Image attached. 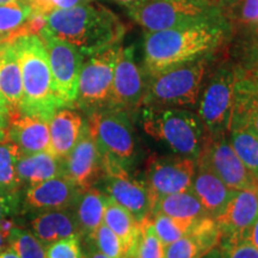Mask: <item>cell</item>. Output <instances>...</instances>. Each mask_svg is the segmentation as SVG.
<instances>
[{"instance_id": "6da1fadb", "label": "cell", "mask_w": 258, "mask_h": 258, "mask_svg": "<svg viewBox=\"0 0 258 258\" xmlns=\"http://www.w3.org/2000/svg\"><path fill=\"white\" fill-rule=\"evenodd\" d=\"M227 19L146 31L144 35V71L153 77L172 67L208 56L227 37Z\"/></svg>"}, {"instance_id": "7a4b0ae2", "label": "cell", "mask_w": 258, "mask_h": 258, "mask_svg": "<svg viewBox=\"0 0 258 258\" xmlns=\"http://www.w3.org/2000/svg\"><path fill=\"white\" fill-rule=\"evenodd\" d=\"M46 27L73 44L84 56L121 44L125 27L114 12L102 5H80L56 10L46 16Z\"/></svg>"}, {"instance_id": "3957f363", "label": "cell", "mask_w": 258, "mask_h": 258, "mask_svg": "<svg viewBox=\"0 0 258 258\" xmlns=\"http://www.w3.org/2000/svg\"><path fill=\"white\" fill-rule=\"evenodd\" d=\"M18 56L23 80L21 114L48 118L63 108L56 96L43 41L38 35H25L11 41Z\"/></svg>"}, {"instance_id": "277c9868", "label": "cell", "mask_w": 258, "mask_h": 258, "mask_svg": "<svg viewBox=\"0 0 258 258\" xmlns=\"http://www.w3.org/2000/svg\"><path fill=\"white\" fill-rule=\"evenodd\" d=\"M86 124L102 156V165L131 172L137 163L138 146L129 111L99 109L88 115Z\"/></svg>"}, {"instance_id": "5b68a950", "label": "cell", "mask_w": 258, "mask_h": 258, "mask_svg": "<svg viewBox=\"0 0 258 258\" xmlns=\"http://www.w3.org/2000/svg\"><path fill=\"white\" fill-rule=\"evenodd\" d=\"M141 123L151 138L165 143L176 154L198 159L203 143V131L198 116L191 111L144 106Z\"/></svg>"}, {"instance_id": "8992f818", "label": "cell", "mask_w": 258, "mask_h": 258, "mask_svg": "<svg viewBox=\"0 0 258 258\" xmlns=\"http://www.w3.org/2000/svg\"><path fill=\"white\" fill-rule=\"evenodd\" d=\"M207 70L208 56H203L151 77L141 106L196 105Z\"/></svg>"}, {"instance_id": "52a82bcc", "label": "cell", "mask_w": 258, "mask_h": 258, "mask_svg": "<svg viewBox=\"0 0 258 258\" xmlns=\"http://www.w3.org/2000/svg\"><path fill=\"white\" fill-rule=\"evenodd\" d=\"M129 16L146 31L225 19L218 0H147Z\"/></svg>"}, {"instance_id": "ba28073f", "label": "cell", "mask_w": 258, "mask_h": 258, "mask_svg": "<svg viewBox=\"0 0 258 258\" xmlns=\"http://www.w3.org/2000/svg\"><path fill=\"white\" fill-rule=\"evenodd\" d=\"M240 69L220 66L213 73L199 98V120L207 137H225L230 128L234 89Z\"/></svg>"}, {"instance_id": "9c48e42d", "label": "cell", "mask_w": 258, "mask_h": 258, "mask_svg": "<svg viewBox=\"0 0 258 258\" xmlns=\"http://www.w3.org/2000/svg\"><path fill=\"white\" fill-rule=\"evenodd\" d=\"M121 44L93 54L83 63L73 106L90 115L110 104L115 63Z\"/></svg>"}, {"instance_id": "30bf717a", "label": "cell", "mask_w": 258, "mask_h": 258, "mask_svg": "<svg viewBox=\"0 0 258 258\" xmlns=\"http://www.w3.org/2000/svg\"><path fill=\"white\" fill-rule=\"evenodd\" d=\"M38 36L48 54L54 91L64 106H73L84 63L83 53L73 44L55 36L47 27L42 29Z\"/></svg>"}, {"instance_id": "8fae6325", "label": "cell", "mask_w": 258, "mask_h": 258, "mask_svg": "<svg viewBox=\"0 0 258 258\" xmlns=\"http://www.w3.org/2000/svg\"><path fill=\"white\" fill-rule=\"evenodd\" d=\"M196 165L215 173L226 185L234 190L257 189L258 178L244 165L225 137H203Z\"/></svg>"}, {"instance_id": "7c38bea8", "label": "cell", "mask_w": 258, "mask_h": 258, "mask_svg": "<svg viewBox=\"0 0 258 258\" xmlns=\"http://www.w3.org/2000/svg\"><path fill=\"white\" fill-rule=\"evenodd\" d=\"M196 173V160L184 156L151 158L145 172L151 207L158 200L170 194L191 190Z\"/></svg>"}, {"instance_id": "4fadbf2b", "label": "cell", "mask_w": 258, "mask_h": 258, "mask_svg": "<svg viewBox=\"0 0 258 258\" xmlns=\"http://www.w3.org/2000/svg\"><path fill=\"white\" fill-rule=\"evenodd\" d=\"M145 76V71L135 61L134 46H121L115 63L111 98L108 108L131 112L143 105L147 89Z\"/></svg>"}, {"instance_id": "5bb4252c", "label": "cell", "mask_w": 258, "mask_h": 258, "mask_svg": "<svg viewBox=\"0 0 258 258\" xmlns=\"http://www.w3.org/2000/svg\"><path fill=\"white\" fill-rule=\"evenodd\" d=\"M98 182L102 191L112 201L124 207L138 220H144L151 211L148 190L143 180H138L128 171L114 166H103Z\"/></svg>"}, {"instance_id": "9a60e30c", "label": "cell", "mask_w": 258, "mask_h": 258, "mask_svg": "<svg viewBox=\"0 0 258 258\" xmlns=\"http://www.w3.org/2000/svg\"><path fill=\"white\" fill-rule=\"evenodd\" d=\"M102 173V156L85 121L78 143L63 159V176L84 190L98 183Z\"/></svg>"}, {"instance_id": "2e32d148", "label": "cell", "mask_w": 258, "mask_h": 258, "mask_svg": "<svg viewBox=\"0 0 258 258\" xmlns=\"http://www.w3.org/2000/svg\"><path fill=\"white\" fill-rule=\"evenodd\" d=\"M82 189L64 176L55 177L25 190L23 206L27 211H62L73 209Z\"/></svg>"}, {"instance_id": "e0dca14e", "label": "cell", "mask_w": 258, "mask_h": 258, "mask_svg": "<svg viewBox=\"0 0 258 258\" xmlns=\"http://www.w3.org/2000/svg\"><path fill=\"white\" fill-rule=\"evenodd\" d=\"M258 215V188L237 190L224 212L215 219L221 240L246 238Z\"/></svg>"}, {"instance_id": "ac0fdd59", "label": "cell", "mask_w": 258, "mask_h": 258, "mask_svg": "<svg viewBox=\"0 0 258 258\" xmlns=\"http://www.w3.org/2000/svg\"><path fill=\"white\" fill-rule=\"evenodd\" d=\"M220 239L221 233L215 219L200 218L188 233L165 246V258H203L217 249Z\"/></svg>"}, {"instance_id": "d6986e66", "label": "cell", "mask_w": 258, "mask_h": 258, "mask_svg": "<svg viewBox=\"0 0 258 258\" xmlns=\"http://www.w3.org/2000/svg\"><path fill=\"white\" fill-rule=\"evenodd\" d=\"M8 138L21 148L22 153L49 151V120L37 115L8 116Z\"/></svg>"}, {"instance_id": "ffe728a7", "label": "cell", "mask_w": 258, "mask_h": 258, "mask_svg": "<svg viewBox=\"0 0 258 258\" xmlns=\"http://www.w3.org/2000/svg\"><path fill=\"white\" fill-rule=\"evenodd\" d=\"M84 125L83 116L72 106L57 109L49 120L50 145L48 152L59 159H64L78 143Z\"/></svg>"}, {"instance_id": "44dd1931", "label": "cell", "mask_w": 258, "mask_h": 258, "mask_svg": "<svg viewBox=\"0 0 258 258\" xmlns=\"http://www.w3.org/2000/svg\"><path fill=\"white\" fill-rule=\"evenodd\" d=\"M0 95L8 105V116L21 114L23 80L12 42L0 43Z\"/></svg>"}, {"instance_id": "7402d4cb", "label": "cell", "mask_w": 258, "mask_h": 258, "mask_svg": "<svg viewBox=\"0 0 258 258\" xmlns=\"http://www.w3.org/2000/svg\"><path fill=\"white\" fill-rule=\"evenodd\" d=\"M234 125L250 129L258 135V84L247 71L243 70L234 89L230 127Z\"/></svg>"}, {"instance_id": "603a6c76", "label": "cell", "mask_w": 258, "mask_h": 258, "mask_svg": "<svg viewBox=\"0 0 258 258\" xmlns=\"http://www.w3.org/2000/svg\"><path fill=\"white\" fill-rule=\"evenodd\" d=\"M191 191L200 200L208 215L217 218L220 215L227 203L237 190L226 185L211 170L196 165V173L194 176Z\"/></svg>"}, {"instance_id": "cb8c5ba5", "label": "cell", "mask_w": 258, "mask_h": 258, "mask_svg": "<svg viewBox=\"0 0 258 258\" xmlns=\"http://www.w3.org/2000/svg\"><path fill=\"white\" fill-rule=\"evenodd\" d=\"M106 202L108 196L96 186H90L80 191L72 211L79 235L84 239L91 237L93 232L103 224Z\"/></svg>"}, {"instance_id": "d4e9b609", "label": "cell", "mask_w": 258, "mask_h": 258, "mask_svg": "<svg viewBox=\"0 0 258 258\" xmlns=\"http://www.w3.org/2000/svg\"><path fill=\"white\" fill-rule=\"evenodd\" d=\"M30 225L32 233L46 245V247L63 238L79 235L72 209L42 212L32 219Z\"/></svg>"}, {"instance_id": "484cf974", "label": "cell", "mask_w": 258, "mask_h": 258, "mask_svg": "<svg viewBox=\"0 0 258 258\" xmlns=\"http://www.w3.org/2000/svg\"><path fill=\"white\" fill-rule=\"evenodd\" d=\"M16 169L22 184H36L63 176V159H59L48 151L36 153L21 152Z\"/></svg>"}, {"instance_id": "4316f807", "label": "cell", "mask_w": 258, "mask_h": 258, "mask_svg": "<svg viewBox=\"0 0 258 258\" xmlns=\"http://www.w3.org/2000/svg\"><path fill=\"white\" fill-rule=\"evenodd\" d=\"M103 222L120 238L127 258H131L140 238L143 220H138L131 212L108 198Z\"/></svg>"}, {"instance_id": "83f0119b", "label": "cell", "mask_w": 258, "mask_h": 258, "mask_svg": "<svg viewBox=\"0 0 258 258\" xmlns=\"http://www.w3.org/2000/svg\"><path fill=\"white\" fill-rule=\"evenodd\" d=\"M156 215L194 219L209 217L206 208L191 190L170 194L160 198L151 207L148 218L152 219Z\"/></svg>"}, {"instance_id": "f1b7e54d", "label": "cell", "mask_w": 258, "mask_h": 258, "mask_svg": "<svg viewBox=\"0 0 258 258\" xmlns=\"http://www.w3.org/2000/svg\"><path fill=\"white\" fill-rule=\"evenodd\" d=\"M228 141L244 165L258 178V135L245 127L228 129Z\"/></svg>"}, {"instance_id": "f546056e", "label": "cell", "mask_w": 258, "mask_h": 258, "mask_svg": "<svg viewBox=\"0 0 258 258\" xmlns=\"http://www.w3.org/2000/svg\"><path fill=\"white\" fill-rule=\"evenodd\" d=\"M21 148L10 139L0 140V191L6 194L21 191L22 182L17 175V160Z\"/></svg>"}, {"instance_id": "4dcf8cb0", "label": "cell", "mask_w": 258, "mask_h": 258, "mask_svg": "<svg viewBox=\"0 0 258 258\" xmlns=\"http://www.w3.org/2000/svg\"><path fill=\"white\" fill-rule=\"evenodd\" d=\"M34 10L27 3L0 5V35L11 42L18 37L19 29L34 15Z\"/></svg>"}, {"instance_id": "1f68e13d", "label": "cell", "mask_w": 258, "mask_h": 258, "mask_svg": "<svg viewBox=\"0 0 258 258\" xmlns=\"http://www.w3.org/2000/svg\"><path fill=\"white\" fill-rule=\"evenodd\" d=\"M154 231L165 246L178 240L190 231L198 219L173 218L169 215H156L151 219Z\"/></svg>"}, {"instance_id": "d6a6232c", "label": "cell", "mask_w": 258, "mask_h": 258, "mask_svg": "<svg viewBox=\"0 0 258 258\" xmlns=\"http://www.w3.org/2000/svg\"><path fill=\"white\" fill-rule=\"evenodd\" d=\"M8 244L21 258H47L46 245L32 232L18 226L10 232Z\"/></svg>"}, {"instance_id": "836d02e7", "label": "cell", "mask_w": 258, "mask_h": 258, "mask_svg": "<svg viewBox=\"0 0 258 258\" xmlns=\"http://www.w3.org/2000/svg\"><path fill=\"white\" fill-rule=\"evenodd\" d=\"M131 258H165V245L161 243L148 217L141 224L140 238Z\"/></svg>"}, {"instance_id": "e575fe53", "label": "cell", "mask_w": 258, "mask_h": 258, "mask_svg": "<svg viewBox=\"0 0 258 258\" xmlns=\"http://www.w3.org/2000/svg\"><path fill=\"white\" fill-rule=\"evenodd\" d=\"M85 241H90L97 250L111 258H127L123 244L120 238L106 226L104 222L93 232L91 237Z\"/></svg>"}, {"instance_id": "d590c367", "label": "cell", "mask_w": 258, "mask_h": 258, "mask_svg": "<svg viewBox=\"0 0 258 258\" xmlns=\"http://www.w3.org/2000/svg\"><path fill=\"white\" fill-rule=\"evenodd\" d=\"M228 23H237L243 27L258 24V0H240L237 4L222 10Z\"/></svg>"}, {"instance_id": "8d00e7d4", "label": "cell", "mask_w": 258, "mask_h": 258, "mask_svg": "<svg viewBox=\"0 0 258 258\" xmlns=\"http://www.w3.org/2000/svg\"><path fill=\"white\" fill-rule=\"evenodd\" d=\"M221 258H258V249L247 238L221 240L219 243Z\"/></svg>"}, {"instance_id": "74e56055", "label": "cell", "mask_w": 258, "mask_h": 258, "mask_svg": "<svg viewBox=\"0 0 258 258\" xmlns=\"http://www.w3.org/2000/svg\"><path fill=\"white\" fill-rule=\"evenodd\" d=\"M46 253L47 258H84L80 235L63 238L48 245Z\"/></svg>"}, {"instance_id": "f35d334b", "label": "cell", "mask_w": 258, "mask_h": 258, "mask_svg": "<svg viewBox=\"0 0 258 258\" xmlns=\"http://www.w3.org/2000/svg\"><path fill=\"white\" fill-rule=\"evenodd\" d=\"M91 2L93 0H27L35 14L43 16L49 15L50 12L56 11V10L76 8V6L90 4Z\"/></svg>"}, {"instance_id": "ab89813d", "label": "cell", "mask_w": 258, "mask_h": 258, "mask_svg": "<svg viewBox=\"0 0 258 258\" xmlns=\"http://www.w3.org/2000/svg\"><path fill=\"white\" fill-rule=\"evenodd\" d=\"M22 196L21 191L6 194L0 191V222L8 218H12L19 212Z\"/></svg>"}, {"instance_id": "60d3db41", "label": "cell", "mask_w": 258, "mask_h": 258, "mask_svg": "<svg viewBox=\"0 0 258 258\" xmlns=\"http://www.w3.org/2000/svg\"><path fill=\"white\" fill-rule=\"evenodd\" d=\"M15 220L12 218H8L0 222V252L9 246L8 239L10 232L15 227Z\"/></svg>"}, {"instance_id": "b9f144b4", "label": "cell", "mask_w": 258, "mask_h": 258, "mask_svg": "<svg viewBox=\"0 0 258 258\" xmlns=\"http://www.w3.org/2000/svg\"><path fill=\"white\" fill-rule=\"evenodd\" d=\"M83 257L84 258H111L106 256L104 253H102L99 250H97L96 247L90 243V241H85V247L83 249Z\"/></svg>"}, {"instance_id": "7bdbcfd3", "label": "cell", "mask_w": 258, "mask_h": 258, "mask_svg": "<svg viewBox=\"0 0 258 258\" xmlns=\"http://www.w3.org/2000/svg\"><path fill=\"white\" fill-rule=\"evenodd\" d=\"M246 238L250 240V243L252 244L256 249H258V215L256 220L253 221L252 226L250 227V230L247 231Z\"/></svg>"}, {"instance_id": "ee69618b", "label": "cell", "mask_w": 258, "mask_h": 258, "mask_svg": "<svg viewBox=\"0 0 258 258\" xmlns=\"http://www.w3.org/2000/svg\"><path fill=\"white\" fill-rule=\"evenodd\" d=\"M8 139V111L0 109V140Z\"/></svg>"}, {"instance_id": "f6af8a7d", "label": "cell", "mask_w": 258, "mask_h": 258, "mask_svg": "<svg viewBox=\"0 0 258 258\" xmlns=\"http://www.w3.org/2000/svg\"><path fill=\"white\" fill-rule=\"evenodd\" d=\"M114 2L124 6V8H127L129 11H131V10H134L139 8L140 5H143L145 2H147V0H114Z\"/></svg>"}, {"instance_id": "bcb514c9", "label": "cell", "mask_w": 258, "mask_h": 258, "mask_svg": "<svg viewBox=\"0 0 258 258\" xmlns=\"http://www.w3.org/2000/svg\"><path fill=\"white\" fill-rule=\"evenodd\" d=\"M249 31L251 42V44H258V24L256 25H250V27H245Z\"/></svg>"}, {"instance_id": "7dc6e473", "label": "cell", "mask_w": 258, "mask_h": 258, "mask_svg": "<svg viewBox=\"0 0 258 258\" xmlns=\"http://www.w3.org/2000/svg\"><path fill=\"white\" fill-rule=\"evenodd\" d=\"M250 60L253 67H258V44H251Z\"/></svg>"}, {"instance_id": "c3c4849f", "label": "cell", "mask_w": 258, "mask_h": 258, "mask_svg": "<svg viewBox=\"0 0 258 258\" xmlns=\"http://www.w3.org/2000/svg\"><path fill=\"white\" fill-rule=\"evenodd\" d=\"M0 258H21V257H19L18 254L11 249V247L8 246L0 252Z\"/></svg>"}, {"instance_id": "681fc988", "label": "cell", "mask_w": 258, "mask_h": 258, "mask_svg": "<svg viewBox=\"0 0 258 258\" xmlns=\"http://www.w3.org/2000/svg\"><path fill=\"white\" fill-rule=\"evenodd\" d=\"M239 2L240 0H218V3L220 4L222 10L230 8V6L237 4V3H239Z\"/></svg>"}, {"instance_id": "f907efd6", "label": "cell", "mask_w": 258, "mask_h": 258, "mask_svg": "<svg viewBox=\"0 0 258 258\" xmlns=\"http://www.w3.org/2000/svg\"><path fill=\"white\" fill-rule=\"evenodd\" d=\"M203 258H221L220 250H219V249H214V250H212L211 252L206 254V256L203 257Z\"/></svg>"}, {"instance_id": "816d5d0a", "label": "cell", "mask_w": 258, "mask_h": 258, "mask_svg": "<svg viewBox=\"0 0 258 258\" xmlns=\"http://www.w3.org/2000/svg\"><path fill=\"white\" fill-rule=\"evenodd\" d=\"M247 72L250 73V76L252 77V78L256 80V83L258 84V67H252L251 71H247Z\"/></svg>"}, {"instance_id": "f5cc1de1", "label": "cell", "mask_w": 258, "mask_h": 258, "mask_svg": "<svg viewBox=\"0 0 258 258\" xmlns=\"http://www.w3.org/2000/svg\"><path fill=\"white\" fill-rule=\"evenodd\" d=\"M14 3H27V0H0V5L14 4Z\"/></svg>"}, {"instance_id": "db71d44e", "label": "cell", "mask_w": 258, "mask_h": 258, "mask_svg": "<svg viewBox=\"0 0 258 258\" xmlns=\"http://www.w3.org/2000/svg\"><path fill=\"white\" fill-rule=\"evenodd\" d=\"M0 109H3V110H6L9 112L8 105H6V102L4 101V98H3L2 95H0Z\"/></svg>"}, {"instance_id": "11a10c76", "label": "cell", "mask_w": 258, "mask_h": 258, "mask_svg": "<svg viewBox=\"0 0 258 258\" xmlns=\"http://www.w3.org/2000/svg\"><path fill=\"white\" fill-rule=\"evenodd\" d=\"M3 42H8V41H6L5 36H3V35H0V43H3Z\"/></svg>"}]
</instances>
